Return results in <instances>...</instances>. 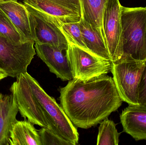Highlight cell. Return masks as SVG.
I'll return each instance as SVG.
<instances>
[{"label": "cell", "instance_id": "obj_1", "mask_svg": "<svg viewBox=\"0 0 146 145\" xmlns=\"http://www.w3.org/2000/svg\"><path fill=\"white\" fill-rule=\"evenodd\" d=\"M60 93L63 110L76 127L83 129L108 118L123 102L113 78L107 75L86 81L73 79Z\"/></svg>", "mask_w": 146, "mask_h": 145}, {"label": "cell", "instance_id": "obj_2", "mask_svg": "<svg viewBox=\"0 0 146 145\" xmlns=\"http://www.w3.org/2000/svg\"><path fill=\"white\" fill-rule=\"evenodd\" d=\"M121 14L123 54L119 60L146 62V7L121 6Z\"/></svg>", "mask_w": 146, "mask_h": 145}, {"label": "cell", "instance_id": "obj_3", "mask_svg": "<svg viewBox=\"0 0 146 145\" xmlns=\"http://www.w3.org/2000/svg\"><path fill=\"white\" fill-rule=\"evenodd\" d=\"M23 74L46 114L50 124V130L73 145L77 144L79 141L77 128L61 106L54 98L47 94L35 78L27 72Z\"/></svg>", "mask_w": 146, "mask_h": 145}, {"label": "cell", "instance_id": "obj_4", "mask_svg": "<svg viewBox=\"0 0 146 145\" xmlns=\"http://www.w3.org/2000/svg\"><path fill=\"white\" fill-rule=\"evenodd\" d=\"M66 51L73 79L86 81L107 75L111 71L112 62L90 51L68 43Z\"/></svg>", "mask_w": 146, "mask_h": 145}, {"label": "cell", "instance_id": "obj_5", "mask_svg": "<svg viewBox=\"0 0 146 145\" xmlns=\"http://www.w3.org/2000/svg\"><path fill=\"white\" fill-rule=\"evenodd\" d=\"M145 62L133 60L112 63L111 72L117 92L123 101L138 105V92Z\"/></svg>", "mask_w": 146, "mask_h": 145}, {"label": "cell", "instance_id": "obj_6", "mask_svg": "<svg viewBox=\"0 0 146 145\" xmlns=\"http://www.w3.org/2000/svg\"><path fill=\"white\" fill-rule=\"evenodd\" d=\"M33 41L16 43L0 37V69L8 76L17 77L27 72L36 54Z\"/></svg>", "mask_w": 146, "mask_h": 145}, {"label": "cell", "instance_id": "obj_7", "mask_svg": "<svg viewBox=\"0 0 146 145\" xmlns=\"http://www.w3.org/2000/svg\"><path fill=\"white\" fill-rule=\"evenodd\" d=\"M16 81L10 87L12 94L15 98L19 111L21 116L33 125L50 129L46 114L33 93L31 86L22 74L18 76Z\"/></svg>", "mask_w": 146, "mask_h": 145}, {"label": "cell", "instance_id": "obj_8", "mask_svg": "<svg viewBox=\"0 0 146 145\" xmlns=\"http://www.w3.org/2000/svg\"><path fill=\"white\" fill-rule=\"evenodd\" d=\"M24 4L31 15L35 43L52 45L63 51L66 50L68 43L59 27L61 21Z\"/></svg>", "mask_w": 146, "mask_h": 145}, {"label": "cell", "instance_id": "obj_9", "mask_svg": "<svg viewBox=\"0 0 146 145\" xmlns=\"http://www.w3.org/2000/svg\"><path fill=\"white\" fill-rule=\"evenodd\" d=\"M121 6L119 0H108L103 16V29L112 63L120 60L123 54Z\"/></svg>", "mask_w": 146, "mask_h": 145}, {"label": "cell", "instance_id": "obj_10", "mask_svg": "<svg viewBox=\"0 0 146 145\" xmlns=\"http://www.w3.org/2000/svg\"><path fill=\"white\" fill-rule=\"evenodd\" d=\"M23 2L62 23L78 22L81 18L80 0H23Z\"/></svg>", "mask_w": 146, "mask_h": 145}, {"label": "cell", "instance_id": "obj_11", "mask_svg": "<svg viewBox=\"0 0 146 145\" xmlns=\"http://www.w3.org/2000/svg\"><path fill=\"white\" fill-rule=\"evenodd\" d=\"M38 56L47 65L50 71L62 81L73 79L70 64L63 50L55 46L35 43Z\"/></svg>", "mask_w": 146, "mask_h": 145}, {"label": "cell", "instance_id": "obj_12", "mask_svg": "<svg viewBox=\"0 0 146 145\" xmlns=\"http://www.w3.org/2000/svg\"><path fill=\"white\" fill-rule=\"evenodd\" d=\"M0 9L17 29L23 42L34 41L31 15L24 3L17 0H0Z\"/></svg>", "mask_w": 146, "mask_h": 145}, {"label": "cell", "instance_id": "obj_13", "mask_svg": "<svg viewBox=\"0 0 146 145\" xmlns=\"http://www.w3.org/2000/svg\"><path fill=\"white\" fill-rule=\"evenodd\" d=\"M123 132L135 140H146V106L129 105L120 115Z\"/></svg>", "mask_w": 146, "mask_h": 145}, {"label": "cell", "instance_id": "obj_14", "mask_svg": "<svg viewBox=\"0 0 146 145\" xmlns=\"http://www.w3.org/2000/svg\"><path fill=\"white\" fill-rule=\"evenodd\" d=\"M19 112L13 95L0 93V145H10L11 131L18 121Z\"/></svg>", "mask_w": 146, "mask_h": 145}, {"label": "cell", "instance_id": "obj_15", "mask_svg": "<svg viewBox=\"0 0 146 145\" xmlns=\"http://www.w3.org/2000/svg\"><path fill=\"white\" fill-rule=\"evenodd\" d=\"M80 26L83 41L88 51L104 59L110 60L105 39L87 21L82 12Z\"/></svg>", "mask_w": 146, "mask_h": 145}, {"label": "cell", "instance_id": "obj_16", "mask_svg": "<svg viewBox=\"0 0 146 145\" xmlns=\"http://www.w3.org/2000/svg\"><path fill=\"white\" fill-rule=\"evenodd\" d=\"M10 145H42L38 131L28 120L17 121L10 133Z\"/></svg>", "mask_w": 146, "mask_h": 145}, {"label": "cell", "instance_id": "obj_17", "mask_svg": "<svg viewBox=\"0 0 146 145\" xmlns=\"http://www.w3.org/2000/svg\"><path fill=\"white\" fill-rule=\"evenodd\" d=\"M108 1L80 0L82 12L85 16L87 21L97 30L105 39V37L103 29V19L104 12Z\"/></svg>", "mask_w": 146, "mask_h": 145}, {"label": "cell", "instance_id": "obj_18", "mask_svg": "<svg viewBox=\"0 0 146 145\" xmlns=\"http://www.w3.org/2000/svg\"><path fill=\"white\" fill-rule=\"evenodd\" d=\"M100 124L97 145H118L120 134L114 122L106 118Z\"/></svg>", "mask_w": 146, "mask_h": 145}, {"label": "cell", "instance_id": "obj_19", "mask_svg": "<svg viewBox=\"0 0 146 145\" xmlns=\"http://www.w3.org/2000/svg\"><path fill=\"white\" fill-rule=\"evenodd\" d=\"M59 27L65 36L68 43L76 45L81 48L88 51L83 41V37L80 28V21L68 23L60 22Z\"/></svg>", "mask_w": 146, "mask_h": 145}, {"label": "cell", "instance_id": "obj_20", "mask_svg": "<svg viewBox=\"0 0 146 145\" xmlns=\"http://www.w3.org/2000/svg\"><path fill=\"white\" fill-rule=\"evenodd\" d=\"M0 37L14 43L24 42L17 29L1 9Z\"/></svg>", "mask_w": 146, "mask_h": 145}, {"label": "cell", "instance_id": "obj_21", "mask_svg": "<svg viewBox=\"0 0 146 145\" xmlns=\"http://www.w3.org/2000/svg\"><path fill=\"white\" fill-rule=\"evenodd\" d=\"M38 133L42 145H73L47 128L42 127Z\"/></svg>", "mask_w": 146, "mask_h": 145}, {"label": "cell", "instance_id": "obj_22", "mask_svg": "<svg viewBox=\"0 0 146 145\" xmlns=\"http://www.w3.org/2000/svg\"><path fill=\"white\" fill-rule=\"evenodd\" d=\"M138 104L146 106V62L141 74L138 92Z\"/></svg>", "mask_w": 146, "mask_h": 145}, {"label": "cell", "instance_id": "obj_23", "mask_svg": "<svg viewBox=\"0 0 146 145\" xmlns=\"http://www.w3.org/2000/svg\"><path fill=\"white\" fill-rule=\"evenodd\" d=\"M8 76L0 69V81L7 77Z\"/></svg>", "mask_w": 146, "mask_h": 145}]
</instances>
